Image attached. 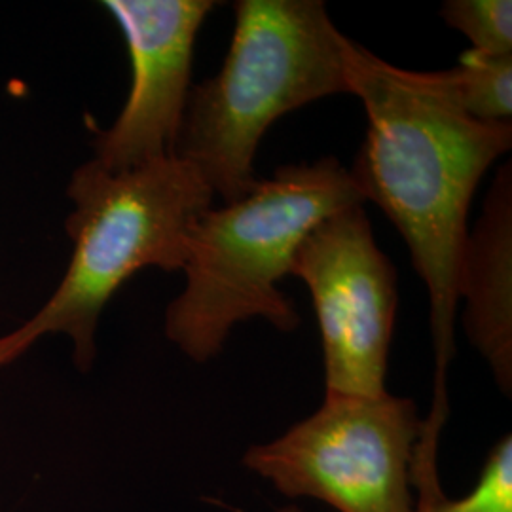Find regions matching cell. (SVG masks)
Returning a JSON list of instances; mask_svg holds the SVG:
<instances>
[{"mask_svg": "<svg viewBox=\"0 0 512 512\" xmlns=\"http://www.w3.org/2000/svg\"><path fill=\"white\" fill-rule=\"evenodd\" d=\"M344 54L349 90L368 122L349 173L365 202L376 203L401 232L427 287L435 384L425 423L444 429L469 209L490 165L511 150L512 124L465 114L437 73L395 67L348 37Z\"/></svg>", "mask_w": 512, "mask_h": 512, "instance_id": "6da1fadb", "label": "cell"}, {"mask_svg": "<svg viewBox=\"0 0 512 512\" xmlns=\"http://www.w3.org/2000/svg\"><path fill=\"white\" fill-rule=\"evenodd\" d=\"M365 203L349 169L319 158L281 165L243 200L211 207L188 239L186 285L165 310L167 340L190 361L207 363L243 321L298 329L296 304L279 289L298 245L332 213Z\"/></svg>", "mask_w": 512, "mask_h": 512, "instance_id": "7a4b0ae2", "label": "cell"}, {"mask_svg": "<svg viewBox=\"0 0 512 512\" xmlns=\"http://www.w3.org/2000/svg\"><path fill=\"white\" fill-rule=\"evenodd\" d=\"M73 203L65 228L73 255L54 293L23 325L0 336V368L16 363L40 338L63 334L73 361L88 372L97 327L112 296L145 268L183 272L188 239L215 196L177 156L110 173L88 160L67 186Z\"/></svg>", "mask_w": 512, "mask_h": 512, "instance_id": "3957f363", "label": "cell"}, {"mask_svg": "<svg viewBox=\"0 0 512 512\" xmlns=\"http://www.w3.org/2000/svg\"><path fill=\"white\" fill-rule=\"evenodd\" d=\"M219 74L192 84L173 156L222 205L255 190L256 150L281 116L349 90L346 35L323 0H239Z\"/></svg>", "mask_w": 512, "mask_h": 512, "instance_id": "277c9868", "label": "cell"}, {"mask_svg": "<svg viewBox=\"0 0 512 512\" xmlns=\"http://www.w3.org/2000/svg\"><path fill=\"white\" fill-rule=\"evenodd\" d=\"M421 429L412 399L325 393L308 418L251 446L243 465L277 492L334 511L414 512L412 463Z\"/></svg>", "mask_w": 512, "mask_h": 512, "instance_id": "5b68a950", "label": "cell"}, {"mask_svg": "<svg viewBox=\"0 0 512 512\" xmlns=\"http://www.w3.org/2000/svg\"><path fill=\"white\" fill-rule=\"evenodd\" d=\"M310 289L321 334L325 393L380 397L399 306L397 270L378 247L365 205L321 220L291 262Z\"/></svg>", "mask_w": 512, "mask_h": 512, "instance_id": "8992f818", "label": "cell"}, {"mask_svg": "<svg viewBox=\"0 0 512 512\" xmlns=\"http://www.w3.org/2000/svg\"><path fill=\"white\" fill-rule=\"evenodd\" d=\"M131 61L124 109L93 141V162L110 173L173 156L192 90V61L213 0H105Z\"/></svg>", "mask_w": 512, "mask_h": 512, "instance_id": "52a82bcc", "label": "cell"}, {"mask_svg": "<svg viewBox=\"0 0 512 512\" xmlns=\"http://www.w3.org/2000/svg\"><path fill=\"white\" fill-rule=\"evenodd\" d=\"M463 330L490 366L503 395L512 393V167L501 165L469 232L459 272Z\"/></svg>", "mask_w": 512, "mask_h": 512, "instance_id": "ba28073f", "label": "cell"}, {"mask_svg": "<svg viewBox=\"0 0 512 512\" xmlns=\"http://www.w3.org/2000/svg\"><path fill=\"white\" fill-rule=\"evenodd\" d=\"M435 73L444 92L471 118L478 122H511L512 55L469 52L463 63Z\"/></svg>", "mask_w": 512, "mask_h": 512, "instance_id": "9c48e42d", "label": "cell"}, {"mask_svg": "<svg viewBox=\"0 0 512 512\" xmlns=\"http://www.w3.org/2000/svg\"><path fill=\"white\" fill-rule=\"evenodd\" d=\"M444 23L471 40L475 54L512 55L511 0H446Z\"/></svg>", "mask_w": 512, "mask_h": 512, "instance_id": "30bf717a", "label": "cell"}, {"mask_svg": "<svg viewBox=\"0 0 512 512\" xmlns=\"http://www.w3.org/2000/svg\"><path fill=\"white\" fill-rule=\"evenodd\" d=\"M414 512H512V437L497 440L484 461L475 488L459 499L444 494L416 505Z\"/></svg>", "mask_w": 512, "mask_h": 512, "instance_id": "8fae6325", "label": "cell"}, {"mask_svg": "<svg viewBox=\"0 0 512 512\" xmlns=\"http://www.w3.org/2000/svg\"><path fill=\"white\" fill-rule=\"evenodd\" d=\"M281 512H302V509H300V507H296V505H293V507H285V509H283Z\"/></svg>", "mask_w": 512, "mask_h": 512, "instance_id": "7c38bea8", "label": "cell"}]
</instances>
